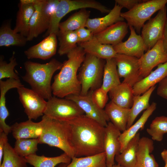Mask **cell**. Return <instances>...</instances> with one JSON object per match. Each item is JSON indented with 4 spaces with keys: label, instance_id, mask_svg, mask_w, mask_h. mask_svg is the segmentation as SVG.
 I'll return each mask as SVG.
<instances>
[{
    "label": "cell",
    "instance_id": "cell-28",
    "mask_svg": "<svg viewBox=\"0 0 167 167\" xmlns=\"http://www.w3.org/2000/svg\"><path fill=\"white\" fill-rule=\"evenodd\" d=\"M109 120L121 131L126 129L130 109L120 107L110 101L104 109Z\"/></svg>",
    "mask_w": 167,
    "mask_h": 167
},
{
    "label": "cell",
    "instance_id": "cell-44",
    "mask_svg": "<svg viewBox=\"0 0 167 167\" xmlns=\"http://www.w3.org/2000/svg\"><path fill=\"white\" fill-rule=\"evenodd\" d=\"M156 91L159 96L167 99V77L158 83Z\"/></svg>",
    "mask_w": 167,
    "mask_h": 167
},
{
    "label": "cell",
    "instance_id": "cell-11",
    "mask_svg": "<svg viewBox=\"0 0 167 167\" xmlns=\"http://www.w3.org/2000/svg\"><path fill=\"white\" fill-rule=\"evenodd\" d=\"M17 89L19 100L28 119L36 120L44 114L47 103L44 99L24 86Z\"/></svg>",
    "mask_w": 167,
    "mask_h": 167
},
{
    "label": "cell",
    "instance_id": "cell-24",
    "mask_svg": "<svg viewBox=\"0 0 167 167\" xmlns=\"http://www.w3.org/2000/svg\"><path fill=\"white\" fill-rule=\"evenodd\" d=\"M156 104L152 102L143 112L141 117L135 123L121 133L119 138L121 144L120 153L126 148L128 142L138 133V131L143 128L146 122L156 109Z\"/></svg>",
    "mask_w": 167,
    "mask_h": 167
},
{
    "label": "cell",
    "instance_id": "cell-27",
    "mask_svg": "<svg viewBox=\"0 0 167 167\" xmlns=\"http://www.w3.org/2000/svg\"><path fill=\"white\" fill-rule=\"evenodd\" d=\"M18 7L15 25L13 29L16 32L27 38L29 33L30 21L35 11L34 4L19 2Z\"/></svg>",
    "mask_w": 167,
    "mask_h": 167
},
{
    "label": "cell",
    "instance_id": "cell-18",
    "mask_svg": "<svg viewBox=\"0 0 167 167\" xmlns=\"http://www.w3.org/2000/svg\"><path fill=\"white\" fill-rule=\"evenodd\" d=\"M128 27L124 21H119L94 35L101 43L113 46L122 41L128 32Z\"/></svg>",
    "mask_w": 167,
    "mask_h": 167
},
{
    "label": "cell",
    "instance_id": "cell-41",
    "mask_svg": "<svg viewBox=\"0 0 167 167\" xmlns=\"http://www.w3.org/2000/svg\"><path fill=\"white\" fill-rule=\"evenodd\" d=\"M108 92L100 87L93 91L92 93L93 99L97 105L103 109L108 100Z\"/></svg>",
    "mask_w": 167,
    "mask_h": 167
},
{
    "label": "cell",
    "instance_id": "cell-32",
    "mask_svg": "<svg viewBox=\"0 0 167 167\" xmlns=\"http://www.w3.org/2000/svg\"><path fill=\"white\" fill-rule=\"evenodd\" d=\"M58 167H107L105 153L104 152L92 156L74 157L70 163H61Z\"/></svg>",
    "mask_w": 167,
    "mask_h": 167
},
{
    "label": "cell",
    "instance_id": "cell-26",
    "mask_svg": "<svg viewBox=\"0 0 167 167\" xmlns=\"http://www.w3.org/2000/svg\"><path fill=\"white\" fill-rule=\"evenodd\" d=\"M11 126L13 136L16 139H37L42 132L41 121L36 122L32 120L28 119L20 123L15 122Z\"/></svg>",
    "mask_w": 167,
    "mask_h": 167
},
{
    "label": "cell",
    "instance_id": "cell-6",
    "mask_svg": "<svg viewBox=\"0 0 167 167\" xmlns=\"http://www.w3.org/2000/svg\"><path fill=\"white\" fill-rule=\"evenodd\" d=\"M59 0H39L34 4L35 11L31 18L28 41L33 40L47 30L55 14Z\"/></svg>",
    "mask_w": 167,
    "mask_h": 167
},
{
    "label": "cell",
    "instance_id": "cell-38",
    "mask_svg": "<svg viewBox=\"0 0 167 167\" xmlns=\"http://www.w3.org/2000/svg\"><path fill=\"white\" fill-rule=\"evenodd\" d=\"M146 131L152 140L161 141L164 134L167 133V117L162 116L155 118Z\"/></svg>",
    "mask_w": 167,
    "mask_h": 167
},
{
    "label": "cell",
    "instance_id": "cell-35",
    "mask_svg": "<svg viewBox=\"0 0 167 167\" xmlns=\"http://www.w3.org/2000/svg\"><path fill=\"white\" fill-rule=\"evenodd\" d=\"M121 83L114 59L106 60L104 67L102 84L101 87L108 93L111 89Z\"/></svg>",
    "mask_w": 167,
    "mask_h": 167
},
{
    "label": "cell",
    "instance_id": "cell-34",
    "mask_svg": "<svg viewBox=\"0 0 167 167\" xmlns=\"http://www.w3.org/2000/svg\"><path fill=\"white\" fill-rule=\"evenodd\" d=\"M28 41L26 37L15 32L9 23L5 24L0 28V46H24Z\"/></svg>",
    "mask_w": 167,
    "mask_h": 167
},
{
    "label": "cell",
    "instance_id": "cell-40",
    "mask_svg": "<svg viewBox=\"0 0 167 167\" xmlns=\"http://www.w3.org/2000/svg\"><path fill=\"white\" fill-rule=\"evenodd\" d=\"M15 54V53L13 52L9 63L4 60L2 56H0V80L5 78L19 79V76L14 71L15 67L18 65Z\"/></svg>",
    "mask_w": 167,
    "mask_h": 167
},
{
    "label": "cell",
    "instance_id": "cell-9",
    "mask_svg": "<svg viewBox=\"0 0 167 167\" xmlns=\"http://www.w3.org/2000/svg\"><path fill=\"white\" fill-rule=\"evenodd\" d=\"M44 114L52 119L66 122L84 115L74 101L55 96L48 100Z\"/></svg>",
    "mask_w": 167,
    "mask_h": 167
},
{
    "label": "cell",
    "instance_id": "cell-45",
    "mask_svg": "<svg viewBox=\"0 0 167 167\" xmlns=\"http://www.w3.org/2000/svg\"><path fill=\"white\" fill-rule=\"evenodd\" d=\"M7 135L4 132L0 131V165L2 163L4 148L8 142Z\"/></svg>",
    "mask_w": 167,
    "mask_h": 167
},
{
    "label": "cell",
    "instance_id": "cell-23",
    "mask_svg": "<svg viewBox=\"0 0 167 167\" xmlns=\"http://www.w3.org/2000/svg\"><path fill=\"white\" fill-rule=\"evenodd\" d=\"M86 54L93 55L103 60L113 58L117 54L113 46L100 42L94 36L89 41L78 43Z\"/></svg>",
    "mask_w": 167,
    "mask_h": 167
},
{
    "label": "cell",
    "instance_id": "cell-13",
    "mask_svg": "<svg viewBox=\"0 0 167 167\" xmlns=\"http://www.w3.org/2000/svg\"><path fill=\"white\" fill-rule=\"evenodd\" d=\"M93 91H90L85 95H68L65 98L75 102L84 111L86 116L105 127L107 125L109 119L105 110L99 108L93 101L92 97Z\"/></svg>",
    "mask_w": 167,
    "mask_h": 167
},
{
    "label": "cell",
    "instance_id": "cell-1",
    "mask_svg": "<svg viewBox=\"0 0 167 167\" xmlns=\"http://www.w3.org/2000/svg\"><path fill=\"white\" fill-rule=\"evenodd\" d=\"M67 122L75 157L92 156L104 152L105 127L85 114Z\"/></svg>",
    "mask_w": 167,
    "mask_h": 167
},
{
    "label": "cell",
    "instance_id": "cell-19",
    "mask_svg": "<svg viewBox=\"0 0 167 167\" xmlns=\"http://www.w3.org/2000/svg\"><path fill=\"white\" fill-rule=\"evenodd\" d=\"M122 8L115 3L113 8L105 16L100 18H89L85 27L94 35L117 22L124 21V19L121 16Z\"/></svg>",
    "mask_w": 167,
    "mask_h": 167
},
{
    "label": "cell",
    "instance_id": "cell-8",
    "mask_svg": "<svg viewBox=\"0 0 167 167\" xmlns=\"http://www.w3.org/2000/svg\"><path fill=\"white\" fill-rule=\"evenodd\" d=\"M92 8L102 13H109L111 10L100 2L93 0H59L55 13L52 17L49 27L45 36L51 33L57 35L59 25L62 18L70 12L79 9Z\"/></svg>",
    "mask_w": 167,
    "mask_h": 167
},
{
    "label": "cell",
    "instance_id": "cell-49",
    "mask_svg": "<svg viewBox=\"0 0 167 167\" xmlns=\"http://www.w3.org/2000/svg\"></svg>",
    "mask_w": 167,
    "mask_h": 167
},
{
    "label": "cell",
    "instance_id": "cell-2",
    "mask_svg": "<svg viewBox=\"0 0 167 167\" xmlns=\"http://www.w3.org/2000/svg\"><path fill=\"white\" fill-rule=\"evenodd\" d=\"M86 54L79 45L67 54V60L63 63L60 71L54 76L51 85L54 96L62 98L70 95L80 94L81 85L77 73Z\"/></svg>",
    "mask_w": 167,
    "mask_h": 167
},
{
    "label": "cell",
    "instance_id": "cell-25",
    "mask_svg": "<svg viewBox=\"0 0 167 167\" xmlns=\"http://www.w3.org/2000/svg\"><path fill=\"white\" fill-rule=\"evenodd\" d=\"M111 101L118 106L130 109L133 104L134 96L132 87L122 82L111 89L108 92Z\"/></svg>",
    "mask_w": 167,
    "mask_h": 167
},
{
    "label": "cell",
    "instance_id": "cell-4",
    "mask_svg": "<svg viewBox=\"0 0 167 167\" xmlns=\"http://www.w3.org/2000/svg\"><path fill=\"white\" fill-rule=\"evenodd\" d=\"M41 122L42 132L38 138L39 143L58 148L71 159L75 157L67 122L53 119L44 115Z\"/></svg>",
    "mask_w": 167,
    "mask_h": 167
},
{
    "label": "cell",
    "instance_id": "cell-14",
    "mask_svg": "<svg viewBox=\"0 0 167 167\" xmlns=\"http://www.w3.org/2000/svg\"><path fill=\"white\" fill-rule=\"evenodd\" d=\"M167 62V53L164 48L161 39L139 58L140 75L143 78H145L154 67Z\"/></svg>",
    "mask_w": 167,
    "mask_h": 167
},
{
    "label": "cell",
    "instance_id": "cell-30",
    "mask_svg": "<svg viewBox=\"0 0 167 167\" xmlns=\"http://www.w3.org/2000/svg\"><path fill=\"white\" fill-rule=\"evenodd\" d=\"M24 158L28 163L34 167H55L59 164H68L71 161V159L65 153L60 156L53 157L35 154Z\"/></svg>",
    "mask_w": 167,
    "mask_h": 167
},
{
    "label": "cell",
    "instance_id": "cell-39",
    "mask_svg": "<svg viewBox=\"0 0 167 167\" xmlns=\"http://www.w3.org/2000/svg\"><path fill=\"white\" fill-rule=\"evenodd\" d=\"M39 144L38 139H16L14 148L15 152L19 156L25 157L36 154Z\"/></svg>",
    "mask_w": 167,
    "mask_h": 167
},
{
    "label": "cell",
    "instance_id": "cell-29",
    "mask_svg": "<svg viewBox=\"0 0 167 167\" xmlns=\"http://www.w3.org/2000/svg\"><path fill=\"white\" fill-rule=\"evenodd\" d=\"M140 138V133H138L128 142L123 151L116 155L115 160L118 164L122 167H135Z\"/></svg>",
    "mask_w": 167,
    "mask_h": 167
},
{
    "label": "cell",
    "instance_id": "cell-43",
    "mask_svg": "<svg viewBox=\"0 0 167 167\" xmlns=\"http://www.w3.org/2000/svg\"><path fill=\"white\" fill-rule=\"evenodd\" d=\"M140 0H115L116 3L122 7L131 10L138 3L143 1Z\"/></svg>",
    "mask_w": 167,
    "mask_h": 167
},
{
    "label": "cell",
    "instance_id": "cell-16",
    "mask_svg": "<svg viewBox=\"0 0 167 167\" xmlns=\"http://www.w3.org/2000/svg\"><path fill=\"white\" fill-rule=\"evenodd\" d=\"M57 35L51 33L37 44L24 52L28 59H49L56 53L57 47Z\"/></svg>",
    "mask_w": 167,
    "mask_h": 167
},
{
    "label": "cell",
    "instance_id": "cell-46",
    "mask_svg": "<svg viewBox=\"0 0 167 167\" xmlns=\"http://www.w3.org/2000/svg\"><path fill=\"white\" fill-rule=\"evenodd\" d=\"M162 40L164 48L167 53V18L165 26Z\"/></svg>",
    "mask_w": 167,
    "mask_h": 167
},
{
    "label": "cell",
    "instance_id": "cell-33",
    "mask_svg": "<svg viewBox=\"0 0 167 167\" xmlns=\"http://www.w3.org/2000/svg\"><path fill=\"white\" fill-rule=\"evenodd\" d=\"M90 11L86 8L80 9L70 16L65 21L60 22L59 25V31H75L85 27Z\"/></svg>",
    "mask_w": 167,
    "mask_h": 167
},
{
    "label": "cell",
    "instance_id": "cell-12",
    "mask_svg": "<svg viewBox=\"0 0 167 167\" xmlns=\"http://www.w3.org/2000/svg\"><path fill=\"white\" fill-rule=\"evenodd\" d=\"M120 78L122 82L133 87L143 78L140 75L139 58L125 54H117L113 58Z\"/></svg>",
    "mask_w": 167,
    "mask_h": 167
},
{
    "label": "cell",
    "instance_id": "cell-47",
    "mask_svg": "<svg viewBox=\"0 0 167 167\" xmlns=\"http://www.w3.org/2000/svg\"><path fill=\"white\" fill-rule=\"evenodd\" d=\"M161 157L165 162V167H167V149H164L161 153Z\"/></svg>",
    "mask_w": 167,
    "mask_h": 167
},
{
    "label": "cell",
    "instance_id": "cell-20",
    "mask_svg": "<svg viewBox=\"0 0 167 167\" xmlns=\"http://www.w3.org/2000/svg\"><path fill=\"white\" fill-rule=\"evenodd\" d=\"M19 79L9 78L5 81L0 80V131L7 135L11 132V126L7 125L5 120L9 113L6 106L5 95L10 89L24 86Z\"/></svg>",
    "mask_w": 167,
    "mask_h": 167
},
{
    "label": "cell",
    "instance_id": "cell-42",
    "mask_svg": "<svg viewBox=\"0 0 167 167\" xmlns=\"http://www.w3.org/2000/svg\"><path fill=\"white\" fill-rule=\"evenodd\" d=\"M78 37L79 43L84 42L91 39L94 34L88 28L83 27L75 31Z\"/></svg>",
    "mask_w": 167,
    "mask_h": 167
},
{
    "label": "cell",
    "instance_id": "cell-10",
    "mask_svg": "<svg viewBox=\"0 0 167 167\" xmlns=\"http://www.w3.org/2000/svg\"><path fill=\"white\" fill-rule=\"evenodd\" d=\"M167 18V7L165 6L142 27L141 36L144 44L145 51L152 49L162 39Z\"/></svg>",
    "mask_w": 167,
    "mask_h": 167
},
{
    "label": "cell",
    "instance_id": "cell-3",
    "mask_svg": "<svg viewBox=\"0 0 167 167\" xmlns=\"http://www.w3.org/2000/svg\"><path fill=\"white\" fill-rule=\"evenodd\" d=\"M63 64L55 58L44 64L26 61L24 64L26 72L22 79L30 85L31 89L48 100L52 96L51 82L53 75L61 69Z\"/></svg>",
    "mask_w": 167,
    "mask_h": 167
},
{
    "label": "cell",
    "instance_id": "cell-31",
    "mask_svg": "<svg viewBox=\"0 0 167 167\" xmlns=\"http://www.w3.org/2000/svg\"><path fill=\"white\" fill-rule=\"evenodd\" d=\"M156 87V85L151 87L142 95L134 96L133 104L130 108L126 129L133 124L138 115L142 111L146 109L149 107L150 97Z\"/></svg>",
    "mask_w": 167,
    "mask_h": 167
},
{
    "label": "cell",
    "instance_id": "cell-22",
    "mask_svg": "<svg viewBox=\"0 0 167 167\" xmlns=\"http://www.w3.org/2000/svg\"><path fill=\"white\" fill-rule=\"evenodd\" d=\"M167 77V62L157 66L147 76L135 84L132 87L135 96L143 94Z\"/></svg>",
    "mask_w": 167,
    "mask_h": 167
},
{
    "label": "cell",
    "instance_id": "cell-21",
    "mask_svg": "<svg viewBox=\"0 0 167 167\" xmlns=\"http://www.w3.org/2000/svg\"><path fill=\"white\" fill-rule=\"evenodd\" d=\"M153 140L145 137L140 138L139 142L136 162L135 167H158L154 155Z\"/></svg>",
    "mask_w": 167,
    "mask_h": 167
},
{
    "label": "cell",
    "instance_id": "cell-7",
    "mask_svg": "<svg viewBox=\"0 0 167 167\" xmlns=\"http://www.w3.org/2000/svg\"><path fill=\"white\" fill-rule=\"evenodd\" d=\"M167 3V0H143L131 10L121 13V16L127 21L129 27H133L139 33L145 22Z\"/></svg>",
    "mask_w": 167,
    "mask_h": 167
},
{
    "label": "cell",
    "instance_id": "cell-15",
    "mask_svg": "<svg viewBox=\"0 0 167 167\" xmlns=\"http://www.w3.org/2000/svg\"><path fill=\"white\" fill-rule=\"evenodd\" d=\"M121 132L111 122H109L105 128L104 147L106 155L107 167H110L115 164V156L120 153L121 144L119 138Z\"/></svg>",
    "mask_w": 167,
    "mask_h": 167
},
{
    "label": "cell",
    "instance_id": "cell-17",
    "mask_svg": "<svg viewBox=\"0 0 167 167\" xmlns=\"http://www.w3.org/2000/svg\"><path fill=\"white\" fill-rule=\"evenodd\" d=\"M130 34L127 40L124 42L113 46L117 54L126 55L140 58L145 51L143 40L141 35H138L134 28L129 27Z\"/></svg>",
    "mask_w": 167,
    "mask_h": 167
},
{
    "label": "cell",
    "instance_id": "cell-37",
    "mask_svg": "<svg viewBox=\"0 0 167 167\" xmlns=\"http://www.w3.org/2000/svg\"><path fill=\"white\" fill-rule=\"evenodd\" d=\"M27 163L25 158L19 155L8 142L4 148L0 167H28Z\"/></svg>",
    "mask_w": 167,
    "mask_h": 167
},
{
    "label": "cell",
    "instance_id": "cell-5",
    "mask_svg": "<svg viewBox=\"0 0 167 167\" xmlns=\"http://www.w3.org/2000/svg\"><path fill=\"white\" fill-rule=\"evenodd\" d=\"M105 64L103 59L86 54L78 75L81 85L80 95H86L101 87Z\"/></svg>",
    "mask_w": 167,
    "mask_h": 167
},
{
    "label": "cell",
    "instance_id": "cell-36",
    "mask_svg": "<svg viewBox=\"0 0 167 167\" xmlns=\"http://www.w3.org/2000/svg\"><path fill=\"white\" fill-rule=\"evenodd\" d=\"M57 36L59 45L58 53L60 56L67 54L78 46V39L75 31H59Z\"/></svg>",
    "mask_w": 167,
    "mask_h": 167
},
{
    "label": "cell",
    "instance_id": "cell-48",
    "mask_svg": "<svg viewBox=\"0 0 167 167\" xmlns=\"http://www.w3.org/2000/svg\"><path fill=\"white\" fill-rule=\"evenodd\" d=\"M110 167H122V166H120V165L118 164L117 165L114 164L113 166Z\"/></svg>",
    "mask_w": 167,
    "mask_h": 167
}]
</instances>
